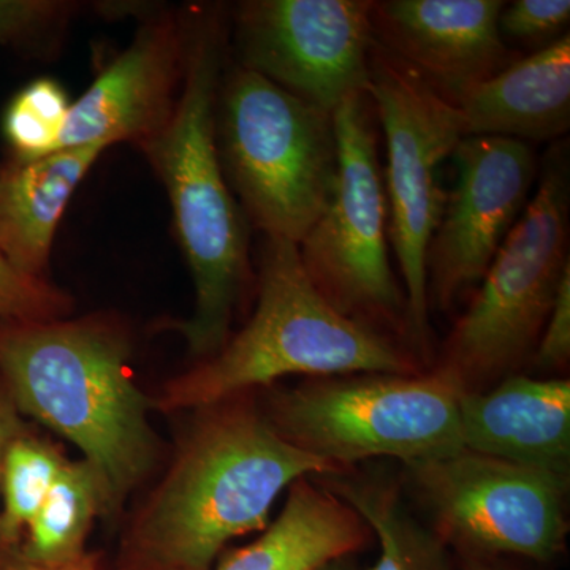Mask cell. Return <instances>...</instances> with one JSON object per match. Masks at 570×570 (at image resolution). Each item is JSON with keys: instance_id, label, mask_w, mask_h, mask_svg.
<instances>
[{"instance_id": "1", "label": "cell", "mask_w": 570, "mask_h": 570, "mask_svg": "<svg viewBox=\"0 0 570 570\" xmlns=\"http://www.w3.org/2000/svg\"><path fill=\"white\" fill-rule=\"evenodd\" d=\"M186 71L174 116L142 146L170 198L176 232L195 288L194 314L176 328L197 356L228 340L236 303L249 276V223L232 194L216 145V102L227 28L223 7L186 14Z\"/></svg>"}, {"instance_id": "2", "label": "cell", "mask_w": 570, "mask_h": 570, "mask_svg": "<svg viewBox=\"0 0 570 570\" xmlns=\"http://www.w3.org/2000/svg\"><path fill=\"white\" fill-rule=\"evenodd\" d=\"M129 347L99 322H26L0 335L14 406L69 439L121 501L154 456L148 400L127 374Z\"/></svg>"}, {"instance_id": "3", "label": "cell", "mask_w": 570, "mask_h": 570, "mask_svg": "<svg viewBox=\"0 0 570 570\" xmlns=\"http://www.w3.org/2000/svg\"><path fill=\"white\" fill-rule=\"evenodd\" d=\"M337 472L250 409L214 412L146 513L142 554L156 570H208L228 540L264 530L283 490Z\"/></svg>"}, {"instance_id": "4", "label": "cell", "mask_w": 570, "mask_h": 570, "mask_svg": "<svg viewBox=\"0 0 570 570\" xmlns=\"http://www.w3.org/2000/svg\"><path fill=\"white\" fill-rule=\"evenodd\" d=\"M415 374L412 356L376 328L337 313L307 277L298 245L265 236L258 302L242 332L165 389L159 406L209 407L277 379Z\"/></svg>"}, {"instance_id": "5", "label": "cell", "mask_w": 570, "mask_h": 570, "mask_svg": "<svg viewBox=\"0 0 570 570\" xmlns=\"http://www.w3.org/2000/svg\"><path fill=\"white\" fill-rule=\"evenodd\" d=\"M216 145L247 223L299 245L335 193L333 112L236 66L217 92Z\"/></svg>"}, {"instance_id": "6", "label": "cell", "mask_w": 570, "mask_h": 570, "mask_svg": "<svg viewBox=\"0 0 570 570\" xmlns=\"http://www.w3.org/2000/svg\"><path fill=\"white\" fill-rule=\"evenodd\" d=\"M538 178V190L445 343L439 370L463 392H482L532 358L570 269L568 146L558 141L549 149Z\"/></svg>"}, {"instance_id": "7", "label": "cell", "mask_w": 570, "mask_h": 570, "mask_svg": "<svg viewBox=\"0 0 570 570\" xmlns=\"http://www.w3.org/2000/svg\"><path fill=\"white\" fill-rule=\"evenodd\" d=\"M463 389L445 371L316 377L272 397L273 428L296 448L344 471L379 456L442 459L464 450Z\"/></svg>"}, {"instance_id": "8", "label": "cell", "mask_w": 570, "mask_h": 570, "mask_svg": "<svg viewBox=\"0 0 570 570\" xmlns=\"http://www.w3.org/2000/svg\"><path fill=\"white\" fill-rule=\"evenodd\" d=\"M366 94L333 112L335 193L299 242L307 277L337 313L379 332L406 335V296L390 264L389 204Z\"/></svg>"}, {"instance_id": "9", "label": "cell", "mask_w": 570, "mask_h": 570, "mask_svg": "<svg viewBox=\"0 0 570 570\" xmlns=\"http://www.w3.org/2000/svg\"><path fill=\"white\" fill-rule=\"evenodd\" d=\"M366 96L387 146V167L382 175L389 238L406 296V336L411 344L426 351L430 306L425 257L448 197L439 171L466 137L463 119L459 107L439 96L417 71L376 40L370 52Z\"/></svg>"}, {"instance_id": "10", "label": "cell", "mask_w": 570, "mask_h": 570, "mask_svg": "<svg viewBox=\"0 0 570 570\" xmlns=\"http://www.w3.org/2000/svg\"><path fill=\"white\" fill-rule=\"evenodd\" d=\"M406 469L442 542L534 561H551L564 549L568 479L466 449Z\"/></svg>"}, {"instance_id": "11", "label": "cell", "mask_w": 570, "mask_h": 570, "mask_svg": "<svg viewBox=\"0 0 570 570\" xmlns=\"http://www.w3.org/2000/svg\"><path fill=\"white\" fill-rule=\"evenodd\" d=\"M373 0H247L235 17L239 66L335 112L366 94Z\"/></svg>"}, {"instance_id": "12", "label": "cell", "mask_w": 570, "mask_h": 570, "mask_svg": "<svg viewBox=\"0 0 570 570\" xmlns=\"http://www.w3.org/2000/svg\"><path fill=\"white\" fill-rule=\"evenodd\" d=\"M452 159L455 186L425 257L428 306L442 313L489 272L539 175L530 145L512 138L464 137Z\"/></svg>"}, {"instance_id": "13", "label": "cell", "mask_w": 570, "mask_h": 570, "mask_svg": "<svg viewBox=\"0 0 570 570\" xmlns=\"http://www.w3.org/2000/svg\"><path fill=\"white\" fill-rule=\"evenodd\" d=\"M186 59V17L142 20L132 43L71 104L59 151L121 141L141 149L174 116Z\"/></svg>"}, {"instance_id": "14", "label": "cell", "mask_w": 570, "mask_h": 570, "mask_svg": "<svg viewBox=\"0 0 570 570\" xmlns=\"http://www.w3.org/2000/svg\"><path fill=\"white\" fill-rule=\"evenodd\" d=\"M499 0H381L374 40L459 107L472 89L515 59L499 31Z\"/></svg>"}, {"instance_id": "15", "label": "cell", "mask_w": 570, "mask_h": 570, "mask_svg": "<svg viewBox=\"0 0 570 570\" xmlns=\"http://www.w3.org/2000/svg\"><path fill=\"white\" fill-rule=\"evenodd\" d=\"M459 411L464 449L569 480V379L512 374L461 393Z\"/></svg>"}, {"instance_id": "16", "label": "cell", "mask_w": 570, "mask_h": 570, "mask_svg": "<svg viewBox=\"0 0 570 570\" xmlns=\"http://www.w3.org/2000/svg\"><path fill=\"white\" fill-rule=\"evenodd\" d=\"M466 137L557 141L570 127V36L515 59L459 105Z\"/></svg>"}, {"instance_id": "17", "label": "cell", "mask_w": 570, "mask_h": 570, "mask_svg": "<svg viewBox=\"0 0 570 570\" xmlns=\"http://www.w3.org/2000/svg\"><path fill=\"white\" fill-rule=\"evenodd\" d=\"M105 149H61L0 171V253L22 275L40 279L71 195Z\"/></svg>"}, {"instance_id": "18", "label": "cell", "mask_w": 570, "mask_h": 570, "mask_svg": "<svg viewBox=\"0 0 570 570\" xmlns=\"http://www.w3.org/2000/svg\"><path fill=\"white\" fill-rule=\"evenodd\" d=\"M370 539V528L351 505L322 483L302 479L264 534L217 570H316L363 549Z\"/></svg>"}, {"instance_id": "19", "label": "cell", "mask_w": 570, "mask_h": 570, "mask_svg": "<svg viewBox=\"0 0 570 570\" xmlns=\"http://www.w3.org/2000/svg\"><path fill=\"white\" fill-rule=\"evenodd\" d=\"M322 485L343 499L376 534L381 557L370 570H452L445 543L420 527L384 482L348 478L346 472L321 475Z\"/></svg>"}, {"instance_id": "20", "label": "cell", "mask_w": 570, "mask_h": 570, "mask_svg": "<svg viewBox=\"0 0 570 570\" xmlns=\"http://www.w3.org/2000/svg\"><path fill=\"white\" fill-rule=\"evenodd\" d=\"M108 505L102 480L88 461L63 463L50 493L29 523L28 543L20 557L50 566L81 560L92 520Z\"/></svg>"}, {"instance_id": "21", "label": "cell", "mask_w": 570, "mask_h": 570, "mask_svg": "<svg viewBox=\"0 0 570 570\" xmlns=\"http://www.w3.org/2000/svg\"><path fill=\"white\" fill-rule=\"evenodd\" d=\"M66 463L43 442L18 436L6 450L2 461L3 513L0 539L14 542L50 493Z\"/></svg>"}, {"instance_id": "22", "label": "cell", "mask_w": 570, "mask_h": 570, "mask_svg": "<svg viewBox=\"0 0 570 570\" xmlns=\"http://www.w3.org/2000/svg\"><path fill=\"white\" fill-rule=\"evenodd\" d=\"M71 102L58 81L39 78L14 96L6 116L3 134L17 163H31L59 151Z\"/></svg>"}, {"instance_id": "23", "label": "cell", "mask_w": 570, "mask_h": 570, "mask_svg": "<svg viewBox=\"0 0 570 570\" xmlns=\"http://www.w3.org/2000/svg\"><path fill=\"white\" fill-rule=\"evenodd\" d=\"M75 10L70 2L0 0V43H52Z\"/></svg>"}, {"instance_id": "24", "label": "cell", "mask_w": 570, "mask_h": 570, "mask_svg": "<svg viewBox=\"0 0 570 570\" xmlns=\"http://www.w3.org/2000/svg\"><path fill=\"white\" fill-rule=\"evenodd\" d=\"M570 21L569 0H515L505 3L499 14L502 39L509 37L540 48L553 43L564 33Z\"/></svg>"}, {"instance_id": "25", "label": "cell", "mask_w": 570, "mask_h": 570, "mask_svg": "<svg viewBox=\"0 0 570 570\" xmlns=\"http://www.w3.org/2000/svg\"><path fill=\"white\" fill-rule=\"evenodd\" d=\"M63 305L55 288L14 269L0 253V317L45 322Z\"/></svg>"}, {"instance_id": "26", "label": "cell", "mask_w": 570, "mask_h": 570, "mask_svg": "<svg viewBox=\"0 0 570 570\" xmlns=\"http://www.w3.org/2000/svg\"><path fill=\"white\" fill-rule=\"evenodd\" d=\"M570 358V269L562 277L549 321L543 326L532 365L542 371H561Z\"/></svg>"}, {"instance_id": "27", "label": "cell", "mask_w": 570, "mask_h": 570, "mask_svg": "<svg viewBox=\"0 0 570 570\" xmlns=\"http://www.w3.org/2000/svg\"><path fill=\"white\" fill-rule=\"evenodd\" d=\"M21 420L18 417L17 406L9 393L0 390V472H2L3 455L6 450L20 436Z\"/></svg>"}, {"instance_id": "28", "label": "cell", "mask_w": 570, "mask_h": 570, "mask_svg": "<svg viewBox=\"0 0 570 570\" xmlns=\"http://www.w3.org/2000/svg\"><path fill=\"white\" fill-rule=\"evenodd\" d=\"M6 570H99L94 568V566L89 564L85 560H78L73 562H66V564H37V562H31L21 558L20 554L10 560L6 564Z\"/></svg>"}, {"instance_id": "29", "label": "cell", "mask_w": 570, "mask_h": 570, "mask_svg": "<svg viewBox=\"0 0 570 570\" xmlns=\"http://www.w3.org/2000/svg\"><path fill=\"white\" fill-rule=\"evenodd\" d=\"M316 570H354V568L348 564L347 558H341V560L326 562Z\"/></svg>"}, {"instance_id": "30", "label": "cell", "mask_w": 570, "mask_h": 570, "mask_svg": "<svg viewBox=\"0 0 570 570\" xmlns=\"http://www.w3.org/2000/svg\"><path fill=\"white\" fill-rule=\"evenodd\" d=\"M466 570H499L491 568V566L483 564V562H480L478 560H471L466 564Z\"/></svg>"}]
</instances>
